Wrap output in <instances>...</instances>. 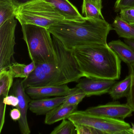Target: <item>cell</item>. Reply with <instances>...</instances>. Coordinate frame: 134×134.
<instances>
[{
    "label": "cell",
    "mask_w": 134,
    "mask_h": 134,
    "mask_svg": "<svg viewBox=\"0 0 134 134\" xmlns=\"http://www.w3.org/2000/svg\"><path fill=\"white\" fill-rule=\"evenodd\" d=\"M132 127H131V134H134V124H132Z\"/></svg>",
    "instance_id": "cell-34"
},
{
    "label": "cell",
    "mask_w": 134,
    "mask_h": 134,
    "mask_svg": "<svg viewBox=\"0 0 134 134\" xmlns=\"http://www.w3.org/2000/svg\"><path fill=\"white\" fill-rule=\"evenodd\" d=\"M132 25L133 26H134V23H131V24H130Z\"/></svg>",
    "instance_id": "cell-35"
},
{
    "label": "cell",
    "mask_w": 134,
    "mask_h": 134,
    "mask_svg": "<svg viewBox=\"0 0 134 134\" xmlns=\"http://www.w3.org/2000/svg\"><path fill=\"white\" fill-rule=\"evenodd\" d=\"M121 60L128 65L134 63V51L120 40L112 41L108 44Z\"/></svg>",
    "instance_id": "cell-14"
},
{
    "label": "cell",
    "mask_w": 134,
    "mask_h": 134,
    "mask_svg": "<svg viewBox=\"0 0 134 134\" xmlns=\"http://www.w3.org/2000/svg\"><path fill=\"white\" fill-rule=\"evenodd\" d=\"M112 26L119 37L134 40V26L123 20L120 16L115 18Z\"/></svg>",
    "instance_id": "cell-16"
},
{
    "label": "cell",
    "mask_w": 134,
    "mask_h": 134,
    "mask_svg": "<svg viewBox=\"0 0 134 134\" xmlns=\"http://www.w3.org/2000/svg\"><path fill=\"white\" fill-rule=\"evenodd\" d=\"M12 92L13 94L17 96L19 99L18 104L16 108L21 113V118L18 120L20 131L22 134H30L31 131L27 120V113L29 104L32 99L26 92L23 80L17 79L14 82Z\"/></svg>",
    "instance_id": "cell-8"
},
{
    "label": "cell",
    "mask_w": 134,
    "mask_h": 134,
    "mask_svg": "<svg viewBox=\"0 0 134 134\" xmlns=\"http://www.w3.org/2000/svg\"><path fill=\"white\" fill-rule=\"evenodd\" d=\"M116 80L94 79L84 77L80 79L76 87L86 94V97L100 96L109 92Z\"/></svg>",
    "instance_id": "cell-10"
},
{
    "label": "cell",
    "mask_w": 134,
    "mask_h": 134,
    "mask_svg": "<svg viewBox=\"0 0 134 134\" xmlns=\"http://www.w3.org/2000/svg\"><path fill=\"white\" fill-rule=\"evenodd\" d=\"M11 118L14 121H18L21 117V113L18 108H14L11 110L10 112Z\"/></svg>",
    "instance_id": "cell-30"
},
{
    "label": "cell",
    "mask_w": 134,
    "mask_h": 134,
    "mask_svg": "<svg viewBox=\"0 0 134 134\" xmlns=\"http://www.w3.org/2000/svg\"><path fill=\"white\" fill-rule=\"evenodd\" d=\"M51 4L65 20L83 21L86 19L68 0H45Z\"/></svg>",
    "instance_id": "cell-13"
},
{
    "label": "cell",
    "mask_w": 134,
    "mask_h": 134,
    "mask_svg": "<svg viewBox=\"0 0 134 134\" xmlns=\"http://www.w3.org/2000/svg\"><path fill=\"white\" fill-rule=\"evenodd\" d=\"M0 101H2L5 105L16 107L18 104L19 99L17 96L12 94L3 98H0Z\"/></svg>",
    "instance_id": "cell-28"
},
{
    "label": "cell",
    "mask_w": 134,
    "mask_h": 134,
    "mask_svg": "<svg viewBox=\"0 0 134 134\" xmlns=\"http://www.w3.org/2000/svg\"><path fill=\"white\" fill-rule=\"evenodd\" d=\"M97 6L101 10L102 8V0H94Z\"/></svg>",
    "instance_id": "cell-33"
},
{
    "label": "cell",
    "mask_w": 134,
    "mask_h": 134,
    "mask_svg": "<svg viewBox=\"0 0 134 134\" xmlns=\"http://www.w3.org/2000/svg\"><path fill=\"white\" fill-rule=\"evenodd\" d=\"M124 42L125 43L129 45L134 51V40L125 39L124 40Z\"/></svg>",
    "instance_id": "cell-32"
},
{
    "label": "cell",
    "mask_w": 134,
    "mask_h": 134,
    "mask_svg": "<svg viewBox=\"0 0 134 134\" xmlns=\"http://www.w3.org/2000/svg\"><path fill=\"white\" fill-rule=\"evenodd\" d=\"M51 134H77L75 125L70 120L64 119L62 123L56 127L51 133Z\"/></svg>",
    "instance_id": "cell-22"
},
{
    "label": "cell",
    "mask_w": 134,
    "mask_h": 134,
    "mask_svg": "<svg viewBox=\"0 0 134 134\" xmlns=\"http://www.w3.org/2000/svg\"><path fill=\"white\" fill-rule=\"evenodd\" d=\"M35 1H36V0H12V1L13 2V4L16 8L23 4Z\"/></svg>",
    "instance_id": "cell-31"
},
{
    "label": "cell",
    "mask_w": 134,
    "mask_h": 134,
    "mask_svg": "<svg viewBox=\"0 0 134 134\" xmlns=\"http://www.w3.org/2000/svg\"><path fill=\"white\" fill-rule=\"evenodd\" d=\"M36 65L32 62L29 65L14 62L11 65L9 69L13 74L14 78H26L36 69Z\"/></svg>",
    "instance_id": "cell-18"
},
{
    "label": "cell",
    "mask_w": 134,
    "mask_h": 134,
    "mask_svg": "<svg viewBox=\"0 0 134 134\" xmlns=\"http://www.w3.org/2000/svg\"><path fill=\"white\" fill-rule=\"evenodd\" d=\"M15 18L12 17L0 26V71L9 69L14 60L17 25Z\"/></svg>",
    "instance_id": "cell-7"
},
{
    "label": "cell",
    "mask_w": 134,
    "mask_h": 134,
    "mask_svg": "<svg viewBox=\"0 0 134 134\" xmlns=\"http://www.w3.org/2000/svg\"><path fill=\"white\" fill-rule=\"evenodd\" d=\"M16 8L12 0H0V26L15 16Z\"/></svg>",
    "instance_id": "cell-21"
},
{
    "label": "cell",
    "mask_w": 134,
    "mask_h": 134,
    "mask_svg": "<svg viewBox=\"0 0 134 134\" xmlns=\"http://www.w3.org/2000/svg\"><path fill=\"white\" fill-rule=\"evenodd\" d=\"M68 119L75 124L90 126L103 134H131V125L124 120L94 115L86 110H76L69 116Z\"/></svg>",
    "instance_id": "cell-6"
},
{
    "label": "cell",
    "mask_w": 134,
    "mask_h": 134,
    "mask_svg": "<svg viewBox=\"0 0 134 134\" xmlns=\"http://www.w3.org/2000/svg\"><path fill=\"white\" fill-rule=\"evenodd\" d=\"M48 30L66 48L73 51L86 45L107 44V36L113 29L104 19L86 18L83 21L64 19Z\"/></svg>",
    "instance_id": "cell-2"
},
{
    "label": "cell",
    "mask_w": 134,
    "mask_h": 134,
    "mask_svg": "<svg viewBox=\"0 0 134 134\" xmlns=\"http://www.w3.org/2000/svg\"><path fill=\"white\" fill-rule=\"evenodd\" d=\"M134 7V0H116L114 5V10L116 12H118Z\"/></svg>",
    "instance_id": "cell-27"
},
{
    "label": "cell",
    "mask_w": 134,
    "mask_h": 134,
    "mask_svg": "<svg viewBox=\"0 0 134 134\" xmlns=\"http://www.w3.org/2000/svg\"><path fill=\"white\" fill-rule=\"evenodd\" d=\"M14 77L9 69L0 71V98L8 96L13 85Z\"/></svg>",
    "instance_id": "cell-19"
},
{
    "label": "cell",
    "mask_w": 134,
    "mask_h": 134,
    "mask_svg": "<svg viewBox=\"0 0 134 134\" xmlns=\"http://www.w3.org/2000/svg\"><path fill=\"white\" fill-rule=\"evenodd\" d=\"M23 39L30 58L36 65L48 62L56 56L50 31L44 27L32 25H21Z\"/></svg>",
    "instance_id": "cell-4"
},
{
    "label": "cell",
    "mask_w": 134,
    "mask_h": 134,
    "mask_svg": "<svg viewBox=\"0 0 134 134\" xmlns=\"http://www.w3.org/2000/svg\"><path fill=\"white\" fill-rule=\"evenodd\" d=\"M85 110L94 115L121 120H124L126 118L131 116L133 112V110L128 104H120L118 102L90 107Z\"/></svg>",
    "instance_id": "cell-9"
},
{
    "label": "cell",
    "mask_w": 134,
    "mask_h": 134,
    "mask_svg": "<svg viewBox=\"0 0 134 134\" xmlns=\"http://www.w3.org/2000/svg\"><path fill=\"white\" fill-rule=\"evenodd\" d=\"M75 87L70 88L67 85L59 86L30 87L25 88L27 94L32 99L47 98L50 96H65L74 91Z\"/></svg>",
    "instance_id": "cell-11"
},
{
    "label": "cell",
    "mask_w": 134,
    "mask_h": 134,
    "mask_svg": "<svg viewBox=\"0 0 134 134\" xmlns=\"http://www.w3.org/2000/svg\"><path fill=\"white\" fill-rule=\"evenodd\" d=\"M77 106L62 107L60 105L46 114L44 123L46 124L52 125L59 121L68 119L72 113L76 110Z\"/></svg>",
    "instance_id": "cell-15"
},
{
    "label": "cell",
    "mask_w": 134,
    "mask_h": 134,
    "mask_svg": "<svg viewBox=\"0 0 134 134\" xmlns=\"http://www.w3.org/2000/svg\"><path fill=\"white\" fill-rule=\"evenodd\" d=\"M82 12L87 18L104 19L102 10L92 0H83Z\"/></svg>",
    "instance_id": "cell-20"
},
{
    "label": "cell",
    "mask_w": 134,
    "mask_h": 134,
    "mask_svg": "<svg viewBox=\"0 0 134 134\" xmlns=\"http://www.w3.org/2000/svg\"><path fill=\"white\" fill-rule=\"evenodd\" d=\"M56 56L48 62L36 65L34 71L23 80L25 88L30 87L59 86L78 82L84 77L72 51L52 35Z\"/></svg>",
    "instance_id": "cell-1"
},
{
    "label": "cell",
    "mask_w": 134,
    "mask_h": 134,
    "mask_svg": "<svg viewBox=\"0 0 134 134\" xmlns=\"http://www.w3.org/2000/svg\"><path fill=\"white\" fill-rule=\"evenodd\" d=\"M6 105L2 101H0V133L2 131L5 122Z\"/></svg>",
    "instance_id": "cell-29"
},
{
    "label": "cell",
    "mask_w": 134,
    "mask_h": 134,
    "mask_svg": "<svg viewBox=\"0 0 134 134\" xmlns=\"http://www.w3.org/2000/svg\"><path fill=\"white\" fill-rule=\"evenodd\" d=\"M120 16L129 24L134 23V7L121 10L120 12Z\"/></svg>",
    "instance_id": "cell-26"
},
{
    "label": "cell",
    "mask_w": 134,
    "mask_h": 134,
    "mask_svg": "<svg viewBox=\"0 0 134 134\" xmlns=\"http://www.w3.org/2000/svg\"><path fill=\"white\" fill-rule=\"evenodd\" d=\"M72 51L84 77L113 80L120 79L121 60L108 44L82 46Z\"/></svg>",
    "instance_id": "cell-3"
},
{
    "label": "cell",
    "mask_w": 134,
    "mask_h": 134,
    "mask_svg": "<svg viewBox=\"0 0 134 134\" xmlns=\"http://www.w3.org/2000/svg\"><path fill=\"white\" fill-rule=\"evenodd\" d=\"M85 97H86V94L76 87L74 91L69 94L66 100L60 105L62 107H66L78 105Z\"/></svg>",
    "instance_id": "cell-23"
},
{
    "label": "cell",
    "mask_w": 134,
    "mask_h": 134,
    "mask_svg": "<svg viewBox=\"0 0 134 134\" xmlns=\"http://www.w3.org/2000/svg\"><path fill=\"white\" fill-rule=\"evenodd\" d=\"M15 17L21 25L49 27L64 19L53 5L45 0H36L17 8Z\"/></svg>",
    "instance_id": "cell-5"
},
{
    "label": "cell",
    "mask_w": 134,
    "mask_h": 134,
    "mask_svg": "<svg viewBox=\"0 0 134 134\" xmlns=\"http://www.w3.org/2000/svg\"><path fill=\"white\" fill-rule=\"evenodd\" d=\"M131 76V85L128 94L127 96V104L134 111V63L128 65Z\"/></svg>",
    "instance_id": "cell-24"
},
{
    "label": "cell",
    "mask_w": 134,
    "mask_h": 134,
    "mask_svg": "<svg viewBox=\"0 0 134 134\" xmlns=\"http://www.w3.org/2000/svg\"><path fill=\"white\" fill-rule=\"evenodd\" d=\"M74 124L77 134H103L99 130L90 126L84 125Z\"/></svg>",
    "instance_id": "cell-25"
},
{
    "label": "cell",
    "mask_w": 134,
    "mask_h": 134,
    "mask_svg": "<svg viewBox=\"0 0 134 134\" xmlns=\"http://www.w3.org/2000/svg\"><path fill=\"white\" fill-rule=\"evenodd\" d=\"M131 76L129 74L124 80L114 84L109 91V94L114 101L127 97L131 87Z\"/></svg>",
    "instance_id": "cell-17"
},
{
    "label": "cell",
    "mask_w": 134,
    "mask_h": 134,
    "mask_svg": "<svg viewBox=\"0 0 134 134\" xmlns=\"http://www.w3.org/2000/svg\"><path fill=\"white\" fill-rule=\"evenodd\" d=\"M69 95L32 99L29 103V109L37 115H46L49 111L62 104Z\"/></svg>",
    "instance_id": "cell-12"
}]
</instances>
